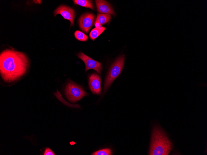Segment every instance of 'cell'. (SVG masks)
Listing matches in <instances>:
<instances>
[{
	"mask_svg": "<svg viewBox=\"0 0 207 155\" xmlns=\"http://www.w3.org/2000/svg\"><path fill=\"white\" fill-rule=\"evenodd\" d=\"M28 65V58L23 53L7 49L0 54V74L6 82H13L18 79L25 73Z\"/></svg>",
	"mask_w": 207,
	"mask_h": 155,
	"instance_id": "cell-1",
	"label": "cell"
},
{
	"mask_svg": "<svg viewBox=\"0 0 207 155\" xmlns=\"http://www.w3.org/2000/svg\"><path fill=\"white\" fill-rule=\"evenodd\" d=\"M173 148L166 133L158 126L152 129L149 155H168Z\"/></svg>",
	"mask_w": 207,
	"mask_h": 155,
	"instance_id": "cell-2",
	"label": "cell"
},
{
	"mask_svg": "<svg viewBox=\"0 0 207 155\" xmlns=\"http://www.w3.org/2000/svg\"><path fill=\"white\" fill-rule=\"evenodd\" d=\"M124 56H121L112 65L105 80L104 91L106 90L121 73L124 66Z\"/></svg>",
	"mask_w": 207,
	"mask_h": 155,
	"instance_id": "cell-3",
	"label": "cell"
},
{
	"mask_svg": "<svg viewBox=\"0 0 207 155\" xmlns=\"http://www.w3.org/2000/svg\"><path fill=\"white\" fill-rule=\"evenodd\" d=\"M65 92L68 99L74 103L88 95L81 87L72 81L68 84Z\"/></svg>",
	"mask_w": 207,
	"mask_h": 155,
	"instance_id": "cell-4",
	"label": "cell"
},
{
	"mask_svg": "<svg viewBox=\"0 0 207 155\" xmlns=\"http://www.w3.org/2000/svg\"><path fill=\"white\" fill-rule=\"evenodd\" d=\"M77 56L85 63L86 65V71L90 69H93L95 70L99 74L101 73L102 71V66L100 62L93 59L84 54L82 52H81L78 54Z\"/></svg>",
	"mask_w": 207,
	"mask_h": 155,
	"instance_id": "cell-5",
	"label": "cell"
},
{
	"mask_svg": "<svg viewBox=\"0 0 207 155\" xmlns=\"http://www.w3.org/2000/svg\"><path fill=\"white\" fill-rule=\"evenodd\" d=\"M54 13L55 16L58 14H60L65 19L70 21L71 27L74 26L75 13L73 9L65 5H61L54 11Z\"/></svg>",
	"mask_w": 207,
	"mask_h": 155,
	"instance_id": "cell-6",
	"label": "cell"
},
{
	"mask_svg": "<svg viewBox=\"0 0 207 155\" xmlns=\"http://www.w3.org/2000/svg\"><path fill=\"white\" fill-rule=\"evenodd\" d=\"M95 19V16L93 14L87 13L82 15L79 19L81 29L88 33L93 24Z\"/></svg>",
	"mask_w": 207,
	"mask_h": 155,
	"instance_id": "cell-7",
	"label": "cell"
},
{
	"mask_svg": "<svg viewBox=\"0 0 207 155\" xmlns=\"http://www.w3.org/2000/svg\"><path fill=\"white\" fill-rule=\"evenodd\" d=\"M89 79L90 89L92 92L95 94H100L102 90L100 77L96 73H93L89 76Z\"/></svg>",
	"mask_w": 207,
	"mask_h": 155,
	"instance_id": "cell-8",
	"label": "cell"
},
{
	"mask_svg": "<svg viewBox=\"0 0 207 155\" xmlns=\"http://www.w3.org/2000/svg\"><path fill=\"white\" fill-rule=\"evenodd\" d=\"M98 12L101 14L115 15V13L111 5L106 1L95 0Z\"/></svg>",
	"mask_w": 207,
	"mask_h": 155,
	"instance_id": "cell-9",
	"label": "cell"
},
{
	"mask_svg": "<svg viewBox=\"0 0 207 155\" xmlns=\"http://www.w3.org/2000/svg\"><path fill=\"white\" fill-rule=\"evenodd\" d=\"M110 15L104 14H98L94 23L95 27L100 28L103 25L108 22L111 19Z\"/></svg>",
	"mask_w": 207,
	"mask_h": 155,
	"instance_id": "cell-10",
	"label": "cell"
},
{
	"mask_svg": "<svg viewBox=\"0 0 207 155\" xmlns=\"http://www.w3.org/2000/svg\"><path fill=\"white\" fill-rule=\"evenodd\" d=\"M106 29V28L101 27L100 28H97L93 29L90 32L89 36L91 39L94 41L100 34H101Z\"/></svg>",
	"mask_w": 207,
	"mask_h": 155,
	"instance_id": "cell-11",
	"label": "cell"
},
{
	"mask_svg": "<svg viewBox=\"0 0 207 155\" xmlns=\"http://www.w3.org/2000/svg\"><path fill=\"white\" fill-rule=\"evenodd\" d=\"M74 4L82 6L89 8L94 10V7L91 0H73Z\"/></svg>",
	"mask_w": 207,
	"mask_h": 155,
	"instance_id": "cell-12",
	"label": "cell"
},
{
	"mask_svg": "<svg viewBox=\"0 0 207 155\" xmlns=\"http://www.w3.org/2000/svg\"><path fill=\"white\" fill-rule=\"evenodd\" d=\"M74 35L76 38L80 41H86L88 39V37L87 35L79 30L76 31Z\"/></svg>",
	"mask_w": 207,
	"mask_h": 155,
	"instance_id": "cell-13",
	"label": "cell"
},
{
	"mask_svg": "<svg viewBox=\"0 0 207 155\" xmlns=\"http://www.w3.org/2000/svg\"><path fill=\"white\" fill-rule=\"evenodd\" d=\"M93 155H111L112 151L110 149H104L96 151L93 153Z\"/></svg>",
	"mask_w": 207,
	"mask_h": 155,
	"instance_id": "cell-14",
	"label": "cell"
},
{
	"mask_svg": "<svg viewBox=\"0 0 207 155\" xmlns=\"http://www.w3.org/2000/svg\"><path fill=\"white\" fill-rule=\"evenodd\" d=\"M44 155H55V153L52 150L49 148H47L46 149L44 153Z\"/></svg>",
	"mask_w": 207,
	"mask_h": 155,
	"instance_id": "cell-15",
	"label": "cell"
}]
</instances>
